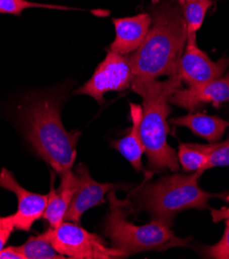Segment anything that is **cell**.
Instances as JSON below:
<instances>
[{
  "mask_svg": "<svg viewBox=\"0 0 229 259\" xmlns=\"http://www.w3.org/2000/svg\"><path fill=\"white\" fill-rule=\"evenodd\" d=\"M61 98L57 93L31 97L21 111L25 134L34 152L56 174L73 172L80 132H67L61 121Z\"/></svg>",
  "mask_w": 229,
  "mask_h": 259,
  "instance_id": "obj_1",
  "label": "cell"
},
{
  "mask_svg": "<svg viewBox=\"0 0 229 259\" xmlns=\"http://www.w3.org/2000/svg\"><path fill=\"white\" fill-rule=\"evenodd\" d=\"M152 24L144 44L129 56L134 79L154 81L180 73L187 42L183 13L170 3L152 9Z\"/></svg>",
  "mask_w": 229,
  "mask_h": 259,
  "instance_id": "obj_2",
  "label": "cell"
},
{
  "mask_svg": "<svg viewBox=\"0 0 229 259\" xmlns=\"http://www.w3.org/2000/svg\"><path fill=\"white\" fill-rule=\"evenodd\" d=\"M181 74L168 76L165 81L133 79L131 89L143 98L141 137L148 156L149 168L161 171L179 168L177 155L167 144L169 132L167 118L170 114L169 98L182 88Z\"/></svg>",
  "mask_w": 229,
  "mask_h": 259,
  "instance_id": "obj_3",
  "label": "cell"
},
{
  "mask_svg": "<svg viewBox=\"0 0 229 259\" xmlns=\"http://www.w3.org/2000/svg\"><path fill=\"white\" fill-rule=\"evenodd\" d=\"M198 176L175 174L146 183L136 190L138 210L150 213L152 220L170 226L175 215L185 210H205L209 200L218 194L208 193L198 186Z\"/></svg>",
  "mask_w": 229,
  "mask_h": 259,
  "instance_id": "obj_4",
  "label": "cell"
},
{
  "mask_svg": "<svg viewBox=\"0 0 229 259\" xmlns=\"http://www.w3.org/2000/svg\"><path fill=\"white\" fill-rule=\"evenodd\" d=\"M109 201L110 213L105 223V234L111 240L112 248L130 256L146 251H164L188 245V239L176 237L169 226L155 220L145 225L127 221L125 209L129 201L119 200L115 190L109 192Z\"/></svg>",
  "mask_w": 229,
  "mask_h": 259,
  "instance_id": "obj_5",
  "label": "cell"
},
{
  "mask_svg": "<svg viewBox=\"0 0 229 259\" xmlns=\"http://www.w3.org/2000/svg\"><path fill=\"white\" fill-rule=\"evenodd\" d=\"M43 235L59 254L68 258L117 259L128 257L117 249L109 248L99 236L91 234L75 222L63 221L56 228L50 227Z\"/></svg>",
  "mask_w": 229,
  "mask_h": 259,
  "instance_id": "obj_6",
  "label": "cell"
},
{
  "mask_svg": "<svg viewBox=\"0 0 229 259\" xmlns=\"http://www.w3.org/2000/svg\"><path fill=\"white\" fill-rule=\"evenodd\" d=\"M133 79L129 57L109 51L105 60L96 67L91 79L74 93L91 96L101 105L106 93L126 90L131 86Z\"/></svg>",
  "mask_w": 229,
  "mask_h": 259,
  "instance_id": "obj_7",
  "label": "cell"
},
{
  "mask_svg": "<svg viewBox=\"0 0 229 259\" xmlns=\"http://www.w3.org/2000/svg\"><path fill=\"white\" fill-rule=\"evenodd\" d=\"M229 65L227 57L215 62L198 48L196 34L187 36V46L181 59L180 74L188 87L207 84L221 77Z\"/></svg>",
  "mask_w": 229,
  "mask_h": 259,
  "instance_id": "obj_8",
  "label": "cell"
},
{
  "mask_svg": "<svg viewBox=\"0 0 229 259\" xmlns=\"http://www.w3.org/2000/svg\"><path fill=\"white\" fill-rule=\"evenodd\" d=\"M0 187L12 191L18 198V211L12 215L15 228L29 231L33 223L42 218L49 195L38 194L23 188L12 171L3 168L0 171Z\"/></svg>",
  "mask_w": 229,
  "mask_h": 259,
  "instance_id": "obj_9",
  "label": "cell"
},
{
  "mask_svg": "<svg viewBox=\"0 0 229 259\" xmlns=\"http://www.w3.org/2000/svg\"><path fill=\"white\" fill-rule=\"evenodd\" d=\"M74 174L78 178V186H76L64 220L80 223L86 211L100 204L105 200V195L115 190L118 186L112 183H99L93 180L89 169L84 164L76 166Z\"/></svg>",
  "mask_w": 229,
  "mask_h": 259,
  "instance_id": "obj_10",
  "label": "cell"
},
{
  "mask_svg": "<svg viewBox=\"0 0 229 259\" xmlns=\"http://www.w3.org/2000/svg\"><path fill=\"white\" fill-rule=\"evenodd\" d=\"M229 101V73L207 84L179 89L169 98V103L181 107L190 113L205 105L220 107Z\"/></svg>",
  "mask_w": 229,
  "mask_h": 259,
  "instance_id": "obj_11",
  "label": "cell"
},
{
  "mask_svg": "<svg viewBox=\"0 0 229 259\" xmlns=\"http://www.w3.org/2000/svg\"><path fill=\"white\" fill-rule=\"evenodd\" d=\"M116 37L109 51L121 55H128L144 44L151 28L150 14L142 13L133 17L113 19Z\"/></svg>",
  "mask_w": 229,
  "mask_h": 259,
  "instance_id": "obj_12",
  "label": "cell"
},
{
  "mask_svg": "<svg viewBox=\"0 0 229 259\" xmlns=\"http://www.w3.org/2000/svg\"><path fill=\"white\" fill-rule=\"evenodd\" d=\"M56 175L51 176V189L49 192V199L45 211L42 218L49 223L50 227L56 228L63 221L65 214L69 208L72 196L78 186V178L74 171L70 175L61 177V184L58 190L54 187Z\"/></svg>",
  "mask_w": 229,
  "mask_h": 259,
  "instance_id": "obj_13",
  "label": "cell"
},
{
  "mask_svg": "<svg viewBox=\"0 0 229 259\" xmlns=\"http://www.w3.org/2000/svg\"><path fill=\"white\" fill-rule=\"evenodd\" d=\"M142 117V106L130 103L131 127L125 137L113 143V147L139 171L143 170L142 157L145 153V146L141 137Z\"/></svg>",
  "mask_w": 229,
  "mask_h": 259,
  "instance_id": "obj_14",
  "label": "cell"
},
{
  "mask_svg": "<svg viewBox=\"0 0 229 259\" xmlns=\"http://www.w3.org/2000/svg\"><path fill=\"white\" fill-rule=\"evenodd\" d=\"M169 123L177 126L189 128L190 131L210 143H217L224 135L229 122L217 116H209L207 114H188L182 117L171 118Z\"/></svg>",
  "mask_w": 229,
  "mask_h": 259,
  "instance_id": "obj_15",
  "label": "cell"
},
{
  "mask_svg": "<svg viewBox=\"0 0 229 259\" xmlns=\"http://www.w3.org/2000/svg\"><path fill=\"white\" fill-rule=\"evenodd\" d=\"M18 249L25 256V259H63L65 256L59 254L44 237L43 234L30 237L27 242L19 246Z\"/></svg>",
  "mask_w": 229,
  "mask_h": 259,
  "instance_id": "obj_16",
  "label": "cell"
},
{
  "mask_svg": "<svg viewBox=\"0 0 229 259\" xmlns=\"http://www.w3.org/2000/svg\"><path fill=\"white\" fill-rule=\"evenodd\" d=\"M184 6L183 15L187 26V35L196 34L202 26L212 0H181Z\"/></svg>",
  "mask_w": 229,
  "mask_h": 259,
  "instance_id": "obj_17",
  "label": "cell"
},
{
  "mask_svg": "<svg viewBox=\"0 0 229 259\" xmlns=\"http://www.w3.org/2000/svg\"><path fill=\"white\" fill-rule=\"evenodd\" d=\"M176 155L185 171H199L209 159V154L201 151L195 144H180Z\"/></svg>",
  "mask_w": 229,
  "mask_h": 259,
  "instance_id": "obj_18",
  "label": "cell"
},
{
  "mask_svg": "<svg viewBox=\"0 0 229 259\" xmlns=\"http://www.w3.org/2000/svg\"><path fill=\"white\" fill-rule=\"evenodd\" d=\"M195 145L201 151L209 154V159L206 165L199 171H195L198 177H200L203 171L213 167L229 166V140L222 143H211L210 145Z\"/></svg>",
  "mask_w": 229,
  "mask_h": 259,
  "instance_id": "obj_19",
  "label": "cell"
},
{
  "mask_svg": "<svg viewBox=\"0 0 229 259\" xmlns=\"http://www.w3.org/2000/svg\"><path fill=\"white\" fill-rule=\"evenodd\" d=\"M41 8L49 10H67V8L56 5L31 3L29 0H0V14H9L20 17L25 10Z\"/></svg>",
  "mask_w": 229,
  "mask_h": 259,
  "instance_id": "obj_20",
  "label": "cell"
},
{
  "mask_svg": "<svg viewBox=\"0 0 229 259\" xmlns=\"http://www.w3.org/2000/svg\"><path fill=\"white\" fill-rule=\"evenodd\" d=\"M205 255L214 259H229V219H226L222 239L215 245L205 249Z\"/></svg>",
  "mask_w": 229,
  "mask_h": 259,
  "instance_id": "obj_21",
  "label": "cell"
},
{
  "mask_svg": "<svg viewBox=\"0 0 229 259\" xmlns=\"http://www.w3.org/2000/svg\"><path fill=\"white\" fill-rule=\"evenodd\" d=\"M14 229L15 224L12 215L8 217L0 216V251L5 248Z\"/></svg>",
  "mask_w": 229,
  "mask_h": 259,
  "instance_id": "obj_22",
  "label": "cell"
},
{
  "mask_svg": "<svg viewBox=\"0 0 229 259\" xmlns=\"http://www.w3.org/2000/svg\"><path fill=\"white\" fill-rule=\"evenodd\" d=\"M0 259H25L18 247H8L0 251Z\"/></svg>",
  "mask_w": 229,
  "mask_h": 259,
  "instance_id": "obj_23",
  "label": "cell"
},
{
  "mask_svg": "<svg viewBox=\"0 0 229 259\" xmlns=\"http://www.w3.org/2000/svg\"><path fill=\"white\" fill-rule=\"evenodd\" d=\"M212 220L215 223L229 219V208H222L220 210H211Z\"/></svg>",
  "mask_w": 229,
  "mask_h": 259,
  "instance_id": "obj_24",
  "label": "cell"
}]
</instances>
